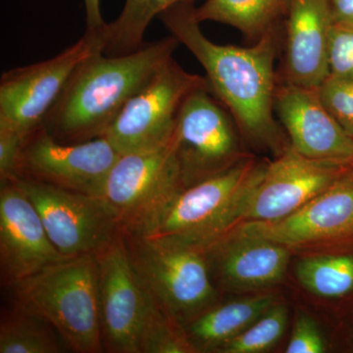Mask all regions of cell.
<instances>
[{"mask_svg": "<svg viewBox=\"0 0 353 353\" xmlns=\"http://www.w3.org/2000/svg\"><path fill=\"white\" fill-rule=\"evenodd\" d=\"M158 17L205 70L210 88L233 116L243 141L274 157L280 154L289 141L274 116L279 29L267 32L250 48H240L206 38L194 1L176 4Z\"/></svg>", "mask_w": 353, "mask_h": 353, "instance_id": "cell-1", "label": "cell"}, {"mask_svg": "<svg viewBox=\"0 0 353 353\" xmlns=\"http://www.w3.org/2000/svg\"><path fill=\"white\" fill-rule=\"evenodd\" d=\"M179 44L170 36L125 55L95 53L77 70L41 127L61 143L105 136L130 99L173 58Z\"/></svg>", "mask_w": 353, "mask_h": 353, "instance_id": "cell-2", "label": "cell"}, {"mask_svg": "<svg viewBox=\"0 0 353 353\" xmlns=\"http://www.w3.org/2000/svg\"><path fill=\"white\" fill-rule=\"evenodd\" d=\"M10 287L14 303L50 322L68 350L102 352L94 254L67 257Z\"/></svg>", "mask_w": 353, "mask_h": 353, "instance_id": "cell-3", "label": "cell"}, {"mask_svg": "<svg viewBox=\"0 0 353 353\" xmlns=\"http://www.w3.org/2000/svg\"><path fill=\"white\" fill-rule=\"evenodd\" d=\"M123 234L146 292L182 326L219 301L208 246L172 236Z\"/></svg>", "mask_w": 353, "mask_h": 353, "instance_id": "cell-4", "label": "cell"}, {"mask_svg": "<svg viewBox=\"0 0 353 353\" xmlns=\"http://www.w3.org/2000/svg\"><path fill=\"white\" fill-rule=\"evenodd\" d=\"M269 161L250 155L219 175L183 189L152 234L209 245L240 224Z\"/></svg>", "mask_w": 353, "mask_h": 353, "instance_id": "cell-5", "label": "cell"}, {"mask_svg": "<svg viewBox=\"0 0 353 353\" xmlns=\"http://www.w3.org/2000/svg\"><path fill=\"white\" fill-rule=\"evenodd\" d=\"M233 116L208 80L188 94L176 118L174 145L183 188L229 170L250 157Z\"/></svg>", "mask_w": 353, "mask_h": 353, "instance_id": "cell-6", "label": "cell"}, {"mask_svg": "<svg viewBox=\"0 0 353 353\" xmlns=\"http://www.w3.org/2000/svg\"><path fill=\"white\" fill-rule=\"evenodd\" d=\"M183 189L173 136L161 148L121 155L103 196L119 214L123 233L148 236Z\"/></svg>", "mask_w": 353, "mask_h": 353, "instance_id": "cell-7", "label": "cell"}, {"mask_svg": "<svg viewBox=\"0 0 353 353\" xmlns=\"http://www.w3.org/2000/svg\"><path fill=\"white\" fill-rule=\"evenodd\" d=\"M102 50L101 29L87 30L57 57L4 73L0 80V126L24 138L39 129L79 67Z\"/></svg>", "mask_w": 353, "mask_h": 353, "instance_id": "cell-8", "label": "cell"}, {"mask_svg": "<svg viewBox=\"0 0 353 353\" xmlns=\"http://www.w3.org/2000/svg\"><path fill=\"white\" fill-rule=\"evenodd\" d=\"M16 182L34 203L51 241L64 256L95 254L122 232L119 214L104 196L28 178Z\"/></svg>", "mask_w": 353, "mask_h": 353, "instance_id": "cell-9", "label": "cell"}, {"mask_svg": "<svg viewBox=\"0 0 353 353\" xmlns=\"http://www.w3.org/2000/svg\"><path fill=\"white\" fill-rule=\"evenodd\" d=\"M208 79L188 73L171 58L132 97L105 134L118 152H148L170 143L185 97Z\"/></svg>", "mask_w": 353, "mask_h": 353, "instance_id": "cell-10", "label": "cell"}, {"mask_svg": "<svg viewBox=\"0 0 353 353\" xmlns=\"http://www.w3.org/2000/svg\"><path fill=\"white\" fill-rule=\"evenodd\" d=\"M120 157L105 137L61 143L41 127L26 139L20 178L103 196L109 174Z\"/></svg>", "mask_w": 353, "mask_h": 353, "instance_id": "cell-11", "label": "cell"}, {"mask_svg": "<svg viewBox=\"0 0 353 353\" xmlns=\"http://www.w3.org/2000/svg\"><path fill=\"white\" fill-rule=\"evenodd\" d=\"M287 246L294 254L353 243V169L321 194L283 219L238 225Z\"/></svg>", "mask_w": 353, "mask_h": 353, "instance_id": "cell-12", "label": "cell"}, {"mask_svg": "<svg viewBox=\"0 0 353 353\" xmlns=\"http://www.w3.org/2000/svg\"><path fill=\"white\" fill-rule=\"evenodd\" d=\"M103 350L139 353L148 292L132 266L123 231L95 253Z\"/></svg>", "mask_w": 353, "mask_h": 353, "instance_id": "cell-13", "label": "cell"}, {"mask_svg": "<svg viewBox=\"0 0 353 353\" xmlns=\"http://www.w3.org/2000/svg\"><path fill=\"white\" fill-rule=\"evenodd\" d=\"M350 167L304 157L289 143L267 164L240 224L272 222L292 214L329 189Z\"/></svg>", "mask_w": 353, "mask_h": 353, "instance_id": "cell-14", "label": "cell"}, {"mask_svg": "<svg viewBox=\"0 0 353 353\" xmlns=\"http://www.w3.org/2000/svg\"><path fill=\"white\" fill-rule=\"evenodd\" d=\"M211 275L219 290L252 294L273 289L284 279L294 252L241 226L206 248Z\"/></svg>", "mask_w": 353, "mask_h": 353, "instance_id": "cell-15", "label": "cell"}, {"mask_svg": "<svg viewBox=\"0 0 353 353\" xmlns=\"http://www.w3.org/2000/svg\"><path fill=\"white\" fill-rule=\"evenodd\" d=\"M67 259L51 241L39 211L16 181L0 185V262L12 285Z\"/></svg>", "mask_w": 353, "mask_h": 353, "instance_id": "cell-16", "label": "cell"}, {"mask_svg": "<svg viewBox=\"0 0 353 353\" xmlns=\"http://www.w3.org/2000/svg\"><path fill=\"white\" fill-rule=\"evenodd\" d=\"M275 113L296 152L312 159L352 164L353 139L323 103L318 88L278 83Z\"/></svg>", "mask_w": 353, "mask_h": 353, "instance_id": "cell-17", "label": "cell"}, {"mask_svg": "<svg viewBox=\"0 0 353 353\" xmlns=\"http://www.w3.org/2000/svg\"><path fill=\"white\" fill-rule=\"evenodd\" d=\"M333 27L331 0H290L285 17V83L319 88L328 78Z\"/></svg>", "mask_w": 353, "mask_h": 353, "instance_id": "cell-18", "label": "cell"}, {"mask_svg": "<svg viewBox=\"0 0 353 353\" xmlns=\"http://www.w3.org/2000/svg\"><path fill=\"white\" fill-rule=\"evenodd\" d=\"M273 289L211 306L183 326L196 352H217L278 303Z\"/></svg>", "mask_w": 353, "mask_h": 353, "instance_id": "cell-19", "label": "cell"}, {"mask_svg": "<svg viewBox=\"0 0 353 353\" xmlns=\"http://www.w3.org/2000/svg\"><path fill=\"white\" fill-rule=\"evenodd\" d=\"M297 261V281L309 294L331 301L341 314H353V243L303 253Z\"/></svg>", "mask_w": 353, "mask_h": 353, "instance_id": "cell-20", "label": "cell"}, {"mask_svg": "<svg viewBox=\"0 0 353 353\" xmlns=\"http://www.w3.org/2000/svg\"><path fill=\"white\" fill-rule=\"evenodd\" d=\"M290 0H206L196 8L199 22L214 21L236 28L256 39L279 29L287 17Z\"/></svg>", "mask_w": 353, "mask_h": 353, "instance_id": "cell-21", "label": "cell"}, {"mask_svg": "<svg viewBox=\"0 0 353 353\" xmlns=\"http://www.w3.org/2000/svg\"><path fill=\"white\" fill-rule=\"evenodd\" d=\"M185 1L194 0H126L117 19L101 28L102 52L118 57L138 50L145 44L143 36L150 22L170 7Z\"/></svg>", "mask_w": 353, "mask_h": 353, "instance_id": "cell-22", "label": "cell"}, {"mask_svg": "<svg viewBox=\"0 0 353 353\" xmlns=\"http://www.w3.org/2000/svg\"><path fill=\"white\" fill-rule=\"evenodd\" d=\"M68 350L50 322L14 303L0 325V353H61Z\"/></svg>", "mask_w": 353, "mask_h": 353, "instance_id": "cell-23", "label": "cell"}, {"mask_svg": "<svg viewBox=\"0 0 353 353\" xmlns=\"http://www.w3.org/2000/svg\"><path fill=\"white\" fill-rule=\"evenodd\" d=\"M139 353H194L183 326L148 292V303L141 323Z\"/></svg>", "mask_w": 353, "mask_h": 353, "instance_id": "cell-24", "label": "cell"}, {"mask_svg": "<svg viewBox=\"0 0 353 353\" xmlns=\"http://www.w3.org/2000/svg\"><path fill=\"white\" fill-rule=\"evenodd\" d=\"M289 321V309L280 301L243 333L228 341L217 350L220 353H260L275 347L284 336Z\"/></svg>", "mask_w": 353, "mask_h": 353, "instance_id": "cell-25", "label": "cell"}, {"mask_svg": "<svg viewBox=\"0 0 353 353\" xmlns=\"http://www.w3.org/2000/svg\"><path fill=\"white\" fill-rule=\"evenodd\" d=\"M320 97L336 122L353 139V82L328 77L318 88Z\"/></svg>", "mask_w": 353, "mask_h": 353, "instance_id": "cell-26", "label": "cell"}, {"mask_svg": "<svg viewBox=\"0 0 353 353\" xmlns=\"http://www.w3.org/2000/svg\"><path fill=\"white\" fill-rule=\"evenodd\" d=\"M329 76L353 82V31L334 25L330 39Z\"/></svg>", "mask_w": 353, "mask_h": 353, "instance_id": "cell-27", "label": "cell"}, {"mask_svg": "<svg viewBox=\"0 0 353 353\" xmlns=\"http://www.w3.org/2000/svg\"><path fill=\"white\" fill-rule=\"evenodd\" d=\"M327 341L319 326L311 316L299 312L294 319L287 353H323L327 352Z\"/></svg>", "mask_w": 353, "mask_h": 353, "instance_id": "cell-28", "label": "cell"}, {"mask_svg": "<svg viewBox=\"0 0 353 353\" xmlns=\"http://www.w3.org/2000/svg\"><path fill=\"white\" fill-rule=\"evenodd\" d=\"M26 139L15 130L0 126V183L20 178V165Z\"/></svg>", "mask_w": 353, "mask_h": 353, "instance_id": "cell-29", "label": "cell"}, {"mask_svg": "<svg viewBox=\"0 0 353 353\" xmlns=\"http://www.w3.org/2000/svg\"><path fill=\"white\" fill-rule=\"evenodd\" d=\"M334 25L353 31V0H331Z\"/></svg>", "mask_w": 353, "mask_h": 353, "instance_id": "cell-30", "label": "cell"}, {"mask_svg": "<svg viewBox=\"0 0 353 353\" xmlns=\"http://www.w3.org/2000/svg\"><path fill=\"white\" fill-rule=\"evenodd\" d=\"M83 2H85L87 30L90 31L101 30L105 25L101 16V0H83Z\"/></svg>", "mask_w": 353, "mask_h": 353, "instance_id": "cell-31", "label": "cell"}, {"mask_svg": "<svg viewBox=\"0 0 353 353\" xmlns=\"http://www.w3.org/2000/svg\"><path fill=\"white\" fill-rule=\"evenodd\" d=\"M350 319L352 320V341H353V314L350 316Z\"/></svg>", "mask_w": 353, "mask_h": 353, "instance_id": "cell-32", "label": "cell"}, {"mask_svg": "<svg viewBox=\"0 0 353 353\" xmlns=\"http://www.w3.org/2000/svg\"><path fill=\"white\" fill-rule=\"evenodd\" d=\"M350 166H352V168L353 169V161L352 162V164H350Z\"/></svg>", "mask_w": 353, "mask_h": 353, "instance_id": "cell-33", "label": "cell"}]
</instances>
